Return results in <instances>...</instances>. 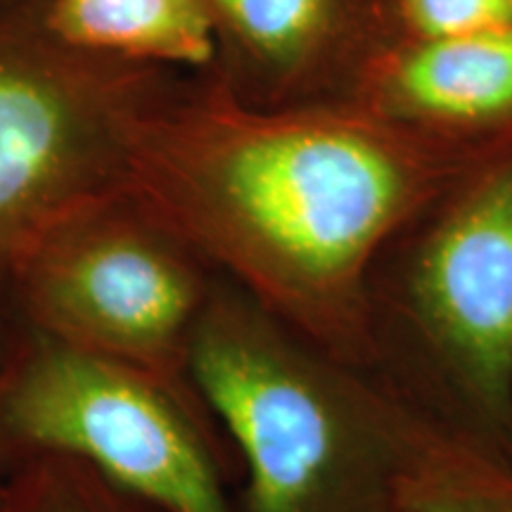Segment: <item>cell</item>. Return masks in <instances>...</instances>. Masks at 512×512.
<instances>
[{"instance_id":"obj_10","label":"cell","mask_w":512,"mask_h":512,"mask_svg":"<svg viewBox=\"0 0 512 512\" xmlns=\"http://www.w3.org/2000/svg\"><path fill=\"white\" fill-rule=\"evenodd\" d=\"M43 24L64 46L112 60L197 72L216 62L207 0H53Z\"/></svg>"},{"instance_id":"obj_5","label":"cell","mask_w":512,"mask_h":512,"mask_svg":"<svg viewBox=\"0 0 512 512\" xmlns=\"http://www.w3.org/2000/svg\"><path fill=\"white\" fill-rule=\"evenodd\" d=\"M62 344L128 361L183 358L214 273L124 190L50 228L19 261Z\"/></svg>"},{"instance_id":"obj_8","label":"cell","mask_w":512,"mask_h":512,"mask_svg":"<svg viewBox=\"0 0 512 512\" xmlns=\"http://www.w3.org/2000/svg\"><path fill=\"white\" fill-rule=\"evenodd\" d=\"M344 100L415 133L512 145V27L382 43Z\"/></svg>"},{"instance_id":"obj_11","label":"cell","mask_w":512,"mask_h":512,"mask_svg":"<svg viewBox=\"0 0 512 512\" xmlns=\"http://www.w3.org/2000/svg\"><path fill=\"white\" fill-rule=\"evenodd\" d=\"M389 41H432L512 27V0H375Z\"/></svg>"},{"instance_id":"obj_7","label":"cell","mask_w":512,"mask_h":512,"mask_svg":"<svg viewBox=\"0 0 512 512\" xmlns=\"http://www.w3.org/2000/svg\"><path fill=\"white\" fill-rule=\"evenodd\" d=\"M216 72L256 105L344 100L384 43L375 0H207Z\"/></svg>"},{"instance_id":"obj_9","label":"cell","mask_w":512,"mask_h":512,"mask_svg":"<svg viewBox=\"0 0 512 512\" xmlns=\"http://www.w3.org/2000/svg\"><path fill=\"white\" fill-rule=\"evenodd\" d=\"M394 399L399 512H512V437Z\"/></svg>"},{"instance_id":"obj_3","label":"cell","mask_w":512,"mask_h":512,"mask_svg":"<svg viewBox=\"0 0 512 512\" xmlns=\"http://www.w3.org/2000/svg\"><path fill=\"white\" fill-rule=\"evenodd\" d=\"M370 370L420 411L512 437V147L448 185L377 256Z\"/></svg>"},{"instance_id":"obj_4","label":"cell","mask_w":512,"mask_h":512,"mask_svg":"<svg viewBox=\"0 0 512 512\" xmlns=\"http://www.w3.org/2000/svg\"><path fill=\"white\" fill-rule=\"evenodd\" d=\"M164 93L147 64L64 46L43 17H0V268L124 190L133 136Z\"/></svg>"},{"instance_id":"obj_2","label":"cell","mask_w":512,"mask_h":512,"mask_svg":"<svg viewBox=\"0 0 512 512\" xmlns=\"http://www.w3.org/2000/svg\"><path fill=\"white\" fill-rule=\"evenodd\" d=\"M185 366L245 463L240 512H399L396 399L214 275Z\"/></svg>"},{"instance_id":"obj_6","label":"cell","mask_w":512,"mask_h":512,"mask_svg":"<svg viewBox=\"0 0 512 512\" xmlns=\"http://www.w3.org/2000/svg\"><path fill=\"white\" fill-rule=\"evenodd\" d=\"M17 432L88 458L164 512H235L207 441L176 401L126 363L55 344L10 396Z\"/></svg>"},{"instance_id":"obj_1","label":"cell","mask_w":512,"mask_h":512,"mask_svg":"<svg viewBox=\"0 0 512 512\" xmlns=\"http://www.w3.org/2000/svg\"><path fill=\"white\" fill-rule=\"evenodd\" d=\"M512 145L415 133L349 100L256 105L207 69L138 124L124 192L328 354L370 370L368 278L413 216Z\"/></svg>"}]
</instances>
